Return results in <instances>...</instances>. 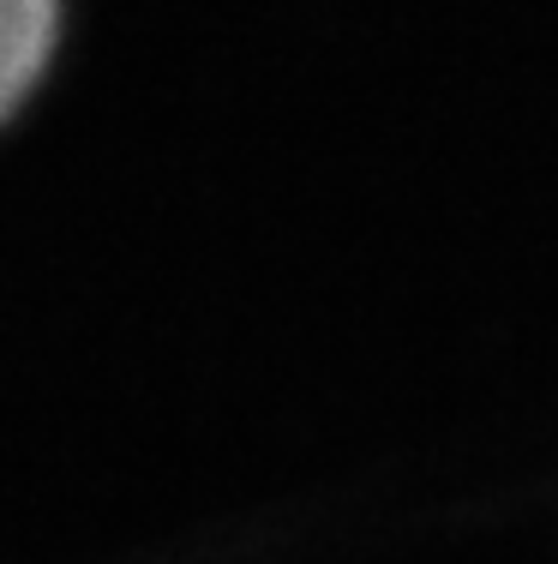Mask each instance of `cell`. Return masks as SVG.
<instances>
[{"label":"cell","instance_id":"cell-1","mask_svg":"<svg viewBox=\"0 0 558 564\" xmlns=\"http://www.w3.org/2000/svg\"><path fill=\"white\" fill-rule=\"evenodd\" d=\"M61 36V0H0V120L43 78Z\"/></svg>","mask_w":558,"mask_h":564}]
</instances>
